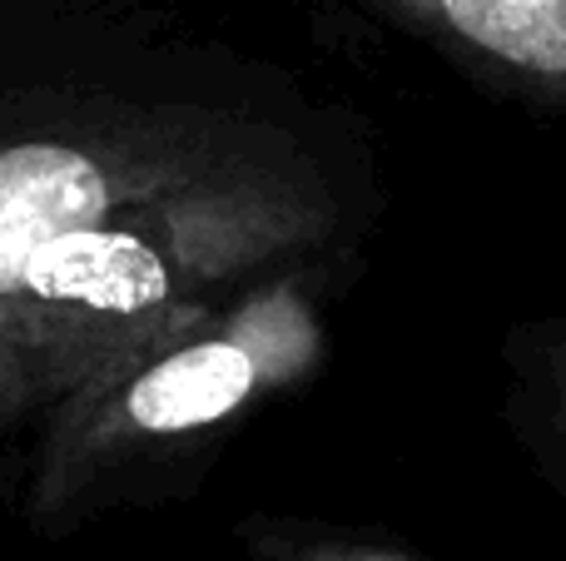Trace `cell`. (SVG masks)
Here are the masks:
<instances>
[{
  "label": "cell",
  "mask_w": 566,
  "mask_h": 561,
  "mask_svg": "<svg viewBox=\"0 0 566 561\" xmlns=\"http://www.w3.org/2000/svg\"><path fill=\"white\" fill-rule=\"evenodd\" d=\"M318 353L323 318L313 274L303 268H279L115 353L50 403L40 453L25 473V517L45 527L80 522L139 467L219 433L259 398L308 378Z\"/></svg>",
  "instance_id": "obj_1"
},
{
  "label": "cell",
  "mask_w": 566,
  "mask_h": 561,
  "mask_svg": "<svg viewBox=\"0 0 566 561\" xmlns=\"http://www.w3.org/2000/svg\"><path fill=\"white\" fill-rule=\"evenodd\" d=\"M333 219V194L303 159L244 145L205 174L60 239L10 294L65 324L149 328L289 268L323 244Z\"/></svg>",
  "instance_id": "obj_2"
},
{
  "label": "cell",
  "mask_w": 566,
  "mask_h": 561,
  "mask_svg": "<svg viewBox=\"0 0 566 561\" xmlns=\"http://www.w3.org/2000/svg\"><path fill=\"white\" fill-rule=\"evenodd\" d=\"M254 139L195 115H99L0 135V294L60 239L214 169Z\"/></svg>",
  "instance_id": "obj_3"
},
{
  "label": "cell",
  "mask_w": 566,
  "mask_h": 561,
  "mask_svg": "<svg viewBox=\"0 0 566 561\" xmlns=\"http://www.w3.org/2000/svg\"><path fill=\"white\" fill-rule=\"evenodd\" d=\"M566 129V0H353Z\"/></svg>",
  "instance_id": "obj_4"
},
{
  "label": "cell",
  "mask_w": 566,
  "mask_h": 561,
  "mask_svg": "<svg viewBox=\"0 0 566 561\" xmlns=\"http://www.w3.org/2000/svg\"><path fill=\"white\" fill-rule=\"evenodd\" d=\"M189 314H199V308H189ZM179 318H165V324L149 328H95V324L50 318L40 308H30L25 298L0 294V427L15 423L20 413H30L40 403H60L99 363L175 328Z\"/></svg>",
  "instance_id": "obj_5"
},
{
  "label": "cell",
  "mask_w": 566,
  "mask_h": 561,
  "mask_svg": "<svg viewBox=\"0 0 566 561\" xmlns=\"http://www.w3.org/2000/svg\"><path fill=\"white\" fill-rule=\"evenodd\" d=\"M507 413L532 463L566 493V314L532 318L507 338Z\"/></svg>",
  "instance_id": "obj_6"
},
{
  "label": "cell",
  "mask_w": 566,
  "mask_h": 561,
  "mask_svg": "<svg viewBox=\"0 0 566 561\" xmlns=\"http://www.w3.org/2000/svg\"><path fill=\"white\" fill-rule=\"evenodd\" d=\"M254 561H412L392 547L353 542V537H269L254 547Z\"/></svg>",
  "instance_id": "obj_7"
}]
</instances>
